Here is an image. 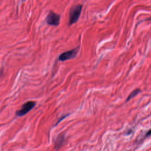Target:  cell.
<instances>
[{"label": "cell", "instance_id": "obj_1", "mask_svg": "<svg viewBox=\"0 0 151 151\" xmlns=\"http://www.w3.org/2000/svg\"><path fill=\"white\" fill-rule=\"evenodd\" d=\"M83 8V5L78 4L74 6H73L69 11V16H68V25L70 26L73 24L76 23L81 13Z\"/></svg>", "mask_w": 151, "mask_h": 151}, {"label": "cell", "instance_id": "obj_2", "mask_svg": "<svg viewBox=\"0 0 151 151\" xmlns=\"http://www.w3.org/2000/svg\"><path fill=\"white\" fill-rule=\"evenodd\" d=\"M60 18L61 17L60 15L56 14L52 11H50L45 18V21L49 25L57 27L60 24Z\"/></svg>", "mask_w": 151, "mask_h": 151}, {"label": "cell", "instance_id": "obj_3", "mask_svg": "<svg viewBox=\"0 0 151 151\" xmlns=\"http://www.w3.org/2000/svg\"><path fill=\"white\" fill-rule=\"evenodd\" d=\"M78 51H79V47H77L76 48L64 52L58 56V60L61 61H64L68 60L74 58L77 55Z\"/></svg>", "mask_w": 151, "mask_h": 151}, {"label": "cell", "instance_id": "obj_4", "mask_svg": "<svg viewBox=\"0 0 151 151\" xmlns=\"http://www.w3.org/2000/svg\"><path fill=\"white\" fill-rule=\"evenodd\" d=\"M35 104L36 103L34 101H28L25 103L22 106L21 109L16 112V115L17 116H22L26 114L35 107Z\"/></svg>", "mask_w": 151, "mask_h": 151}, {"label": "cell", "instance_id": "obj_5", "mask_svg": "<svg viewBox=\"0 0 151 151\" xmlns=\"http://www.w3.org/2000/svg\"><path fill=\"white\" fill-rule=\"evenodd\" d=\"M64 140H65L64 134H60V135H58V137H57L56 140H55V144H54L55 148L57 150L59 148H60L63 146Z\"/></svg>", "mask_w": 151, "mask_h": 151}, {"label": "cell", "instance_id": "obj_6", "mask_svg": "<svg viewBox=\"0 0 151 151\" xmlns=\"http://www.w3.org/2000/svg\"><path fill=\"white\" fill-rule=\"evenodd\" d=\"M140 92V89L137 88V89L134 90L133 91H132V93H131L129 94V96L127 97V98L126 101H127L130 100L131 99L133 98L135 96H136V95H137V94H139Z\"/></svg>", "mask_w": 151, "mask_h": 151}, {"label": "cell", "instance_id": "obj_7", "mask_svg": "<svg viewBox=\"0 0 151 151\" xmlns=\"http://www.w3.org/2000/svg\"><path fill=\"white\" fill-rule=\"evenodd\" d=\"M150 135H151V129L146 133V136H149Z\"/></svg>", "mask_w": 151, "mask_h": 151}, {"label": "cell", "instance_id": "obj_8", "mask_svg": "<svg viewBox=\"0 0 151 151\" xmlns=\"http://www.w3.org/2000/svg\"><path fill=\"white\" fill-rule=\"evenodd\" d=\"M25 1V0H22V1H23V2H24V1Z\"/></svg>", "mask_w": 151, "mask_h": 151}]
</instances>
